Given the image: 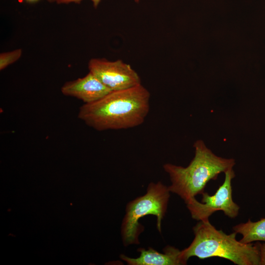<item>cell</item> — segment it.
<instances>
[{"label": "cell", "mask_w": 265, "mask_h": 265, "mask_svg": "<svg viewBox=\"0 0 265 265\" xmlns=\"http://www.w3.org/2000/svg\"><path fill=\"white\" fill-rule=\"evenodd\" d=\"M150 99V92L141 84L112 91L97 101L82 105L78 118L99 131L132 128L144 122Z\"/></svg>", "instance_id": "1"}, {"label": "cell", "mask_w": 265, "mask_h": 265, "mask_svg": "<svg viewBox=\"0 0 265 265\" xmlns=\"http://www.w3.org/2000/svg\"><path fill=\"white\" fill-rule=\"evenodd\" d=\"M193 230V241L181 252L182 258L186 263L193 256L200 259L218 257L238 265H260L259 242L242 243L237 240L236 232L227 235L217 230L209 220L200 221Z\"/></svg>", "instance_id": "2"}, {"label": "cell", "mask_w": 265, "mask_h": 265, "mask_svg": "<svg viewBox=\"0 0 265 265\" xmlns=\"http://www.w3.org/2000/svg\"><path fill=\"white\" fill-rule=\"evenodd\" d=\"M193 147L195 155L187 167L168 163L163 165L171 183L168 186L170 192L185 202L201 194L210 181L216 180L219 174L233 168L236 163L233 159L215 155L201 140H197Z\"/></svg>", "instance_id": "3"}, {"label": "cell", "mask_w": 265, "mask_h": 265, "mask_svg": "<svg viewBox=\"0 0 265 265\" xmlns=\"http://www.w3.org/2000/svg\"><path fill=\"white\" fill-rule=\"evenodd\" d=\"M168 186L161 182L150 183L142 196L130 201L121 226V235L124 246L139 244V236L144 228L138 220L148 215L157 217V227L161 233V221L167 211L170 197Z\"/></svg>", "instance_id": "4"}, {"label": "cell", "mask_w": 265, "mask_h": 265, "mask_svg": "<svg viewBox=\"0 0 265 265\" xmlns=\"http://www.w3.org/2000/svg\"><path fill=\"white\" fill-rule=\"evenodd\" d=\"M224 173V181L214 195H210L203 192L201 194V202L198 201L195 197L185 202L193 219L199 221L207 220L212 214L218 211H222L230 218L238 216L240 207L233 201L231 184L235 174L233 168Z\"/></svg>", "instance_id": "5"}, {"label": "cell", "mask_w": 265, "mask_h": 265, "mask_svg": "<svg viewBox=\"0 0 265 265\" xmlns=\"http://www.w3.org/2000/svg\"><path fill=\"white\" fill-rule=\"evenodd\" d=\"M89 72L96 76L110 90L117 91L141 84V79L131 66L121 60L92 58L88 64Z\"/></svg>", "instance_id": "6"}, {"label": "cell", "mask_w": 265, "mask_h": 265, "mask_svg": "<svg viewBox=\"0 0 265 265\" xmlns=\"http://www.w3.org/2000/svg\"><path fill=\"white\" fill-rule=\"evenodd\" d=\"M61 91L65 96L76 98L84 104H90L100 100L112 91L89 72L82 78L65 82Z\"/></svg>", "instance_id": "7"}, {"label": "cell", "mask_w": 265, "mask_h": 265, "mask_svg": "<svg viewBox=\"0 0 265 265\" xmlns=\"http://www.w3.org/2000/svg\"><path fill=\"white\" fill-rule=\"evenodd\" d=\"M159 252L153 248L148 249L139 248L137 258L129 257L124 254L120 255V259L128 265H184L187 263L182 258L181 251L178 248L167 245Z\"/></svg>", "instance_id": "8"}, {"label": "cell", "mask_w": 265, "mask_h": 265, "mask_svg": "<svg viewBox=\"0 0 265 265\" xmlns=\"http://www.w3.org/2000/svg\"><path fill=\"white\" fill-rule=\"evenodd\" d=\"M233 229L237 234L242 235L239 241L242 243L265 241V218L256 222H252L249 219L246 223H239L234 226Z\"/></svg>", "instance_id": "9"}, {"label": "cell", "mask_w": 265, "mask_h": 265, "mask_svg": "<svg viewBox=\"0 0 265 265\" xmlns=\"http://www.w3.org/2000/svg\"><path fill=\"white\" fill-rule=\"evenodd\" d=\"M22 50L16 49L0 54V70H3L9 65L17 61L22 56Z\"/></svg>", "instance_id": "10"}, {"label": "cell", "mask_w": 265, "mask_h": 265, "mask_svg": "<svg viewBox=\"0 0 265 265\" xmlns=\"http://www.w3.org/2000/svg\"><path fill=\"white\" fill-rule=\"evenodd\" d=\"M83 0H56V2L58 4H68L70 3H80ZM93 4L95 7H97L101 0H90Z\"/></svg>", "instance_id": "11"}, {"label": "cell", "mask_w": 265, "mask_h": 265, "mask_svg": "<svg viewBox=\"0 0 265 265\" xmlns=\"http://www.w3.org/2000/svg\"><path fill=\"white\" fill-rule=\"evenodd\" d=\"M260 265H265V243L260 242Z\"/></svg>", "instance_id": "12"}, {"label": "cell", "mask_w": 265, "mask_h": 265, "mask_svg": "<svg viewBox=\"0 0 265 265\" xmlns=\"http://www.w3.org/2000/svg\"><path fill=\"white\" fill-rule=\"evenodd\" d=\"M28 2H34L38 1L39 0H25Z\"/></svg>", "instance_id": "13"}, {"label": "cell", "mask_w": 265, "mask_h": 265, "mask_svg": "<svg viewBox=\"0 0 265 265\" xmlns=\"http://www.w3.org/2000/svg\"><path fill=\"white\" fill-rule=\"evenodd\" d=\"M49 2H54V1H56V0H47Z\"/></svg>", "instance_id": "14"}]
</instances>
